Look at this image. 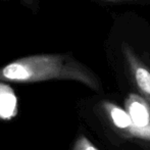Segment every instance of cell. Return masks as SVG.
Instances as JSON below:
<instances>
[{
    "label": "cell",
    "instance_id": "cell-1",
    "mask_svg": "<svg viewBox=\"0 0 150 150\" xmlns=\"http://www.w3.org/2000/svg\"><path fill=\"white\" fill-rule=\"evenodd\" d=\"M49 80H71L101 90V83L91 69L69 54H40L11 61L0 69V82L37 83Z\"/></svg>",
    "mask_w": 150,
    "mask_h": 150
},
{
    "label": "cell",
    "instance_id": "cell-2",
    "mask_svg": "<svg viewBox=\"0 0 150 150\" xmlns=\"http://www.w3.org/2000/svg\"><path fill=\"white\" fill-rule=\"evenodd\" d=\"M125 109L134 125V138L150 141V105L136 93H131L125 100Z\"/></svg>",
    "mask_w": 150,
    "mask_h": 150
},
{
    "label": "cell",
    "instance_id": "cell-3",
    "mask_svg": "<svg viewBox=\"0 0 150 150\" xmlns=\"http://www.w3.org/2000/svg\"><path fill=\"white\" fill-rule=\"evenodd\" d=\"M122 52L135 87L150 105V67L136 54L128 43L122 44Z\"/></svg>",
    "mask_w": 150,
    "mask_h": 150
},
{
    "label": "cell",
    "instance_id": "cell-4",
    "mask_svg": "<svg viewBox=\"0 0 150 150\" xmlns=\"http://www.w3.org/2000/svg\"><path fill=\"white\" fill-rule=\"evenodd\" d=\"M102 109L111 126L124 137L134 138V125L125 108L109 101H103Z\"/></svg>",
    "mask_w": 150,
    "mask_h": 150
},
{
    "label": "cell",
    "instance_id": "cell-5",
    "mask_svg": "<svg viewBox=\"0 0 150 150\" xmlns=\"http://www.w3.org/2000/svg\"><path fill=\"white\" fill-rule=\"evenodd\" d=\"M18 115V98L13 89L0 82V119L9 120Z\"/></svg>",
    "mask_w": 150,
    "mask_h": 150
},
{
    "label": "cell",
    "instance_id": "cell-6",
    "mask_svg": "<svg viewBox=\"0 0 150 150\" xmlns=\"http://www.w3.org/2000/svg\"><path fill=\"white\" fill-rule=\"evenodd\" d=\"M71 150H99V149L91 142L85 135H80L76 139Z\"/></svg>",
    "mask_w": 150,
    "mask_h": 150
},
{
    "label": "cell",
    "instance_id": "cell-7",
    "mask_svg": "<svg viewBox=\"0 0 150 150\" xmlns=\"http://www.w3.org/2000/svg\"><path fill=\"white\" fill-rule=\"evenodd\" d=\"M23 1H25L26 3H28V4H30L31 2H32V0H23Z\"/></svg>",
    "mask_w": 150,
    "mask_h": 150
},
{
    "label": "cell",
    "instance_id": "cell-8",
    "mask_svg": "<svg viewBox=\"0 0 150 150\" xmlns=\"http://www.w3.org/2000/svg\"><path fill=\"white\" fill-rule=\"evenodd\" d=\"M106 1H127V0H106Z\"/></svg>",
    "mask_w": 150,
    "mask_h": 150
}]
</instances>
